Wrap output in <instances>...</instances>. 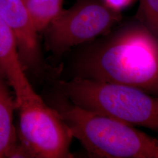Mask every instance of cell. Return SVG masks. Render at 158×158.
<instances>
[{
  "label": "cell",
  "mask_w": 158,
  "mask_h": 158,
  "mask_svg": "<svg viewBox=\"0 0 158 158\" xmlns=\"http://www.w3.org/2000/svg\"><path fill=\"white\" fill-rule=\"evenodd\" d=\"M55 110L91 157L158 158V139L118 119L59 99Z\"/></svg>",
  "instance_id": "cell-2"
},
{
  "label": "cell",
  "mask_w": 158,
  "mask_h": 158,
  "mask_svg": "<svg viewBox=\"0 0 158 158\" xmlns=\"http://www.w3.org/2000/svg\"><path fill=\"white\" fill-rule=\"evenodd\" d=\"M66 0H25L36 31H44L63 9Z\"/></svg>",
  "instance_id": "cell-9"
},
{
  "label": "cell",
  "mask_w": 158,
  "mask_h": 158,
  "mask_svg": "<svg viewBox=\"0 0 158 158\" xmlns=\"http://www.w3.org/2000/svg\"><path fill=\"white\" fill-rule=\"evenodd\" d=\"M86 44L76 63L78 77L158 97V39L135 17Z\"/></svg>",
  "instance_id": "cell-1"
},
{
  "label": "cell",
  "mask_w": 158,
  "mask_h": 158,
  "mask_svg": "<svg viewBox=\"0 0 158 158\" xmlns=\"http://www.w3.org/2000/svg\"><path fill=\"white\" fill-rule=\"evenodd\" d=\"M121 20V13L104 0H76L73 6L63 9L44 30L46 49L61 55L107 34Z\"/></svg>",
  "instance_id": "cell-4"
},
{
  "label": "cell",
  "mask_w": 158,
  "mask_h": 158,
  "mask_svg": "<svg viewBox=\"0 0 158 158\" xmlns=\"http://www.w3.org/2000/svg\"><path fill=\"white\" fill-rule=\"evenodd\" d=\"M0 72L13 89L18 109L41 98L34 90L24 72L15 37L1 17Z\"/></svg>",
  "instance_id": "cell-7"
},
{
  "label": "cell",
  "mask_w": 158,
  "mask_h": 158,
  "mask_svg": "<svg viewBox=\"0 0 158 158\" xmlns=\"http://www.w3.org/2000/svg\"><path fill=\"white\" fill-rule=\"evenodd\" d=\"M58 85L79 107L158 134V97L128 85L78 76Z\"/></svg>",
  "instance_id": "cell-3"
},
{
  "label": "cell",
  "mask_w": 158,
  "mask_h": 158,
  "mask_svg": "<svg viewBox=\"0 0 158 158\" xmlns=\"http://www.w3.org/2000/svg\"><path fill=\"white\" fill-rule=\"evenodd\" d=\"M19 110V138L28 157L66 158L73 136L55 109L42 99L30 102Z\"/></svg>",
  "instance_id": "cell-5"
},
{
  "label": "cell",
  "mask_w": 158,
  "mask_h": 158,
  "mask_svg": "<svg viewBox=\"0 0 158 158\" xmlns=\"http://www.w3.org/2000/svg\"><path fill=\"white\" fill-rule=\"evenodd\" d=\"M0 17L14 35L23 68L40 67L42 56L38 37L25 0H0Z\"/></svg>",
  "instance_id": "cell-6"
},
{
  "label": "cell",
  "mask_w": 158,
  "mask_h": 158,
  "mask_svg": "<svg viewBox=\"0 0 158 158\" xmlns=\"http://www.w3.org/2000/svg\"><path fill=\"white\" fill-rule=\"evenodd\" d=\"M134 0H104L105 3L111 9L120 12L127 8Z\"/></svg>",
  "instance_id": "cell-11"
},
{
  "label": "cell",
  "mask_w": 158,
  "mask_h": 158,
  "mask_svg": "<svg viewBox=\"0 0 158 158\" xmlns=\"http://www.w3.org/2000/svg\"><path fill=\"white\" fill-rule=\"evenodd\" d=\"M135 17L158 39V0H141Z\"/></svg>",
  "instance_id": "cell-10"
},
{
  "label": "cell",
  "mask_w": 158,
  "mask_h": 158,
  "mask_svg": "<svg viewBox=\"0 0 158 158\" xmlns=\"http://www.w3.org/2000/svg\"><path fill=\"white\" fill-rule=\"evenodd\" d=\"M8 85L0 72V158H9L17 143L13 121L14 111L17 106Z\"/></svg>",
  "instance_id": "cell-8"
}]
</instances>
